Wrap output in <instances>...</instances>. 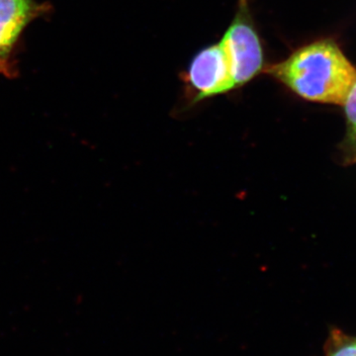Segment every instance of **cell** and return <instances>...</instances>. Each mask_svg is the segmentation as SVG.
<instances>
[{"mask_svg": "<svg viewBox=\"0 0 356 356\" xmlns=\"http://www.w3.org/2000/svg\"><path fill=\"white\" fill-rule=\"evenodd\" d=\"M346 119H348V133L343 142V153L348 163L356 161V83L351 89L350 95L344 102Z\"/></svg>", "mask_w": 356, "mask_h": 356, "instance_id": "obj_5", "label": "cell"}, {"mask_svg": "<svg viewBox=\"0 0 356 356\" xmlns=\"http://www.w3.org/2000/svg\"><path fill=\"white\" fill-rule=\"evenodd\" d=\"M184 81L191 103L226 95L235 89L228 60L220 42L206 47L194 56Z\"/></svg>", "mask_w": 356, "mask_h": 356, "instance_id": "obj_3", "label": "cell"}, {"mask_svg": "<svg viewBox=\"0 0 356 356\" xmlns=\"http://www.w3.org/2000/svg\"><path fill=\"white\" fill-rule=\"evenodd\" d=\"M325 356H356V337L332 330L324 348Z\"/></svg>", "mask_w": 356, "mask_h": 356, "instance_id": "obj_6", "label": "cell"}, {"mask_svg": "<svg viewBox=\"0 0 356 356\" xmlns=\"http://www.w3.org/2000/svg\"><path fill=\"white\" fill-rule=\"evenodd\" d=\"M267 74L310 102L343 105L356 83V69L331 40L298 49Z\"/></svg>", "mask_w": 356, "mask_h": 356, "instance_id": "obj_1", "label": "cell"}, {"mask_svg": "<svg viewBox=\"0 0 356 356\" xmlns=\"http://www.w3.org/2000/svg\"><path fill=\"white\" fill-rule=\"evenodd\" d=\"M50 10L37 0H0V74L15 76L13 53L27 26Z\"/></svg>", "mask_w": 356, "mask_h": 356, "instance_id": "obj_4", "label": "cell"}, {"mask_svg": "<svg viewBox=\"0 0 356 356\" xmlns=\"http://www.w3.org/2000/svg\"><path fill=\"white\" fill-rule=\"evenodd\" d=\"M235 89L242 88L264 70V50L250 15L248 0H240L238 10L221 41Z\"/></svg>", "mask_w": 356, "mask_h": 356, "instance_id": "obj_2", "label": "cell"}]
</instances>
